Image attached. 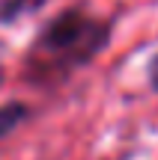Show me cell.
I'll return each mask as SVG.
<instances>
[{
	"label": "cell",
	"instance_id": "cell-3",
	"mask_svg": "<svg viewBox=\"0 0 158 160\" xmlns=\"http://www.w3.org/2000/svg\"><path fill=\"white\" fill-rule=\"evenodd\" d=\"M33 3H39V0H6V3L0 6V18H3V21H12V18H18L21 12H27Z\"/></svg>",
	"mask_w": 158,
	"mask_h": 160
},
{
	"label": "cell",
	"instance_id": "cell-1",
	"mask_svg": "<svg viewBox=\"0 0 158 160\" xmlns=\"http://www.w3.org/2000/svg\"><path fill=\"white\" fill-rule=\"evenodd\" d=\"M111 39V24L93 18L84 9H66L42 27L36 36L30 65L48 74H66L90 62Z\"/></svg>",
	"mask_w": 158,
	"mask_h": 160
},
{
	"label": "cell",
	"instance_id": "cell-2",
	"mask_svg": "<svg viewBox=\"0 0 158 160\" xmlns=\"http://www.w3.org/2000/svg\"><path fill=\"white\" fill-rule=\"evenodd\" d=\"M30 116V110L24 107L21 101H9V104H0V139L9 137L18 125Z\"/></svg>",
	"mask_w": 158,
	"mask_h": 160
},
{
	"label": "cell",
	"instance_id": "cell-4",
	"mask_svg": "<svg viewBox=\"0 0 158 160\" xmlns=\"http://www.w3.org/2000/svg\"><path fill=\"white\" fill-rule=\"evenodd\" d=\"M146 74H149V86H152V89L158 92V53L152 59H149V68H146Z\"/></svg>",
	"mask_w": 158,
	"mask_h": 160
}]
</instances>
